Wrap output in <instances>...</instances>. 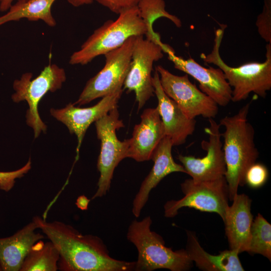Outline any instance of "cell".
Segmentation results:
<instances>
[{
	"instance_id": "cell-1",
	"label": "cell",
	"mask_w": 271,
	"mask_h": 271,
	"mask_svg": "<svg viewBox=\"0 0 271 271\" xmlns=\"http://www.w3.org/2000/svg\"><path fill=\"white\" fill-rule=\"evenodd\" d=\"M32 220L55 246L59 253L58 270L61 271H130L136 261L112 257L99 237L83 234L70 224L47 221L36 216Z\"/></svg>"
},
{
	"instance_id": "cell-2",
	"label": "cell",
	"mask_w": 271,
	"mask_h": 271,
	"mask_svg": "<svg viewBox=\"0 0 271 271\" xmlns=\"http://www.w3.org/2000/svg\"><path fill=\"white\" fill-rule=\"evenodd\" d=\"M250 104L244 105L233 115L224 116L219 123L224 127L221 133L224 140L222 149L230 201L237 194L238 187L245 184L246 172L259 156L254 142V129L247 119Z\"/></svg>"
},
{
	"instance_id": "cell-3",
	"label": "cell",
	"mask_w": 271,
	"mask_h": 271,
	"mask_svg": "<svg viewBox=\"0 0 271 271\" xmlns=\"http://www.w3.org/2000/svg\"><path fill=\"white\" fill-rule=\"evenodd\" d=\"M225 28L223 26L215 31L211 52L207 55L202 54L201 58L205 63L214 64L222 71L232 89V101L244 100L251 93L264 98L271 89V43L266 46L263 62H249L231 67L224 62L219 52Z\"/></svg>"
},
{
	"instance_id": "cell-4",
	"label": "cell",
	"mask_w": 271,
	"mask_h": 271,
	"mask_svg": "<svg viewBox=\"0 0 271 271\" xmlns=\"http://www.w3.org/2000/svg\"><path fill=\"white\" fill-rule=\"evenodd\" d=\"M152 223L151 217L147 216L140 221L133 220L127 229L126 238L136 247L138 252L134 270L189 269L192 261L186 250L174 251L166 246L162 237L151 230Z\"/></svg>"
},
{
	"instance_id": "cell-5",
	"label": "cell",
	"mask_w": 271,
	"mask_h": 271,
	"mask_svg": "<svg viewBox=\"0 0 271 271\" xmlns=\"http://www.w3.org/2000/svg\"><path fill=\"white\" fill-rule=\"evenodd\" d=\"M147 29L137 7L120 14L115 20H108L96 29L70 56L71 65L87 64L97 56L120 47L132 36L146 35Z\"/></svg>"
},
{
	"instance_id": "cell-6",
	"label": "cell",
	"mask_w": 271,
	"mask_h": 271,
	"mask_svg": "<svg viewBox=\"0 0 271 271\" xmlns=\"http://www.w3.org/2000/svg\"><path fill=\"white\" fill-rule=\"evenodd\" d=\"M32 78V73L26 72L15 80L13 84L15 92L11 98L15 103L27 101L29 108L26 114V123L33 129L36 139L47 129V125L40 117L39 104L48 92H54L62 88L66 80V74L63 68L50 63L38 76Z\"/></svg>"
},
{
	"instance_id": "cell-7",
	"label": "cell",
	"mask_w": 271,
	"mask_h": 271,
	"mask_svg": "<svg viewBox=\"0 0 271 271\" xmlns=\"http://www.w3.org/2000/svg\"><path fill=\"white\" fill-rule=\"evenodd\" d=\"M119 115L116 107L94 122L97 137L100 141V151L97 164L99 177L92 200L106 194L115 168L121 161L127 158L128 139L120 141L116 134L117 130L124 126Z\"/></svg>"
},
{
	"instance_id": "cell-8",
	"label": "cell",
	"mask_w": 271,
	"mask_h": 271,
	"mask_svg": "<svg viewBox=\"0 0 271 271\" xmlns=\"http://www.w3.org/2000/svg\"><path fill=\"white\" fill-rule=\"evenodd\" d=\"M136 37H130L120 47L104 55L105 65L87 82L74 105H83L96 98L123 90Z\"/></svg>"
},
{
	"instance_id": "cell-9",
	"label": "cell",
	"mask_w": 271,
	"mask_h": 271,
	"mask_svg": "<svg viewBox=\"0 0 271 271\" xmlns=\"http://www.w3.org/2000/svg\"><path fill=\"white\" fill-rule=\"evenodd\" d=\"M184 196L179 200L168 201L164 205V215L172 218L179 209L189 207L203 212L217 213L224 219L228 207L229 194L225 176L208 181L185 180L181 184Z\"/></svg>"
},
{
	"instance_id": "cell-10",
	"label": "cell",
	"mask_w": 271,
	"mask_h": 271,
	"mask_svg": "<svg viewBox=\"0 0 271 271\" xmlns=\"http://www.w3.org/2000/svg\"><path fill=\"white\" fill-rule=\"evenodd\" d=\"M165 45H161L144 38L143 36L136 38L123 90L134 92L138 110L154 95L152 76L153 64L163 57Z\"/></svg>"
},
{
	"instance_id": "cell-11",
	"label": "cell",
	"mask_w": 271,
	"mask_h": 271,
	"mask_svg": "<svg viewBox=\"0 0 271 271\" xmlns=\"http://www.w3.org/2000/svg\"><path fill=\"white\" fill-rule=\"evenodd\" d=\"M165 93L173 100L191 118L201 116L214 118L218 112V105L198 89L189 80L187 74L178 76L161 65L155 67Z\"/></svg>"
},
{
	"instance_id": "cell-12",
	"label": "cell",
	"mask_w": 271,
	"mask_h": 271,
	"mask_svg": "<svg viewBox=\"0 0 271 271\" xmlns=\"http://www.w3.org/2000/svg\"><path fill=\"white\" fill-rule=\"evenodd\" d=\"M209 126L205 128L208 140L203 141L202 148L206 151L202 158L179 155L178 159L186 171L195 181H208L225 176V161L221 141L220 125L213 118L208 119Z\"/></svg>"
},
{
	"instance_id": "cell-13",
	"label": "cell",
	"mask_w": 271,
	"mask_h": 271,
	"mask_svg": "<svg viewBox=\"0 0 271 271\" xmlns=\"http://www.w3.org/2000/svg\"><path fill=\"white\" fill-rule=\"evenodd\" d=\"M164 52L174 64V67L196 80L200 89L210 97L218 105L225 106L231 101L232 89L219 68H205L191 58L185 59L176 55L175 51L166 44Z\"/></svg>"
},
{
	"instance_id": "cell-14",
	"label": "cell",
	"mask_w": 271,
	"mask_h": 271,
	"mask_svg": "<svg viewBox=\"0 0 271 271\" xmlns=\"http://www.w3.org/2000/svg\"><path fill=\"white\" fill-rule=\"evenodd\" d=\"M123 90L114 92L102 97L95 105L86 108L76 107L69 103L60 109L51 108V115L63 123L71 134H75L78 144L76 152L78 154L86 131L90 125L117 107V103Z\"/></svg>"
},
{
	"instance_id": "cell-15",
	"label": "cell",
	"mask_w": 271,
	"mask_h": 271,
	"mask_svg": "<svg viewBox=\"0 0 271 271\" xmlns=\"http://www.w3.org/2000/svg\"><path fill=\"white\" fill-rule=\"evenodd\" d=\"M173 146L171 140L165 136L153 152L151 160L154 162L153 167L142 182L133 200L132 213L136 217L140 216L151 190L163 178L174 172L186 173L183 166L176 163L173 159L172 155Z\"/></svg>"
},
{
	"instance_id": "cell-16",
	"label": "cell",
	"mask_w": 271,
	"mask_h": 271,
	"mask_svg": "<svg viewBox=\"0 0 271 271\" xmlns=\"http://www.w3.org/2000/svg\"><path fill=\"white\" fill-rule=\"evenodd\" d=\"M154 94L158 99L157 108L165 130V136L173 146L184 144L187 138L194 132L195 118L187 116L178 105L164 91L158 71L155 69L152 76Z\"/></svg>"
},
{
	"instance_id": "cell-17",
	"label": "cell",
	"mask_w": 271,
	"mask_h": 271,
	"mask_svg": "<svg viewBox=\"0 0 271 271\" xmlns=\"http://www.w3.org/2000/svg\"><path fill=\"white\" fill-rule=\"evenodd\" d=\"M141 122L133 128L128 139L127 158L137 162L151 160L155 148L165 136L164 125L158 109H146L141 115Z\"/></svg>"
},
{
	"instance_id": "cell-18",
	"label": "cell",
	"mask_w": 271,
	"mask_h": 271,
	"mask_svg": "<svg viewBox=\"0 0 271 271\" xmlns=\"http://www.w3.org/2000/svg\"><path fill=\"white\" fill-rule=\"evenodd\" d=\"M231 201L223 221L230 249L239 253L248 247L253 222L251 200L244 194H236Z\"/></svg>"
},
{
	"instance_id": "cell-19",
	"label": "cell",
	"mask_w": 271,
	"mask_h": 271,
	"mask_svg": "<svg viewBox=\"0 0 271 271\" xmlns=\"http://www.w3.org/2000/svg\"><path fill=\"white\" fill-rule=\"evenodd\" d=\"M37 224L32 220L13 235L0 238V270L20 271L32 245L45 238L36 231Z\"/></svg>"
},
{
	"instance_id": "cell-20",
	"label": "cell",
	"mask_w": 271,
	"mask_h": 271,
	"mask_svg": "<svg viewBox=\"0 0 271 271\" xmlns=\"http://www.w3.org/2000/svg\"><path fill=\"white\" fill-rule=\"evenodd\" d=\"M185 249L191 261L205 271H243L238 253L231 249L221 251L218 255L207 252L200 245L196 234L188 231Z\"/></svg>"
},
{
	"instance_id": "cell-21",
	"label": "cell",
	"mask_w": 271,
	"mask_h": 271,
	"mask_svg": "<svg viewBox=\"0 0 271 271\" xmlns=\"http://www.w3.org/2000/svg\"><path fill=\"white\" fill-rule=\"evenodd\" d=\"M57 0H28L16 2L6 13L0 16V26L8 22L27 19L29 21L41 20L50 27L56 25L52 13V7Z\"/></svg>"
},
{
	"instance_id": "cell-22",
	"label": "cell",
	"mask_w": 271,
	"mask_h": 271,
	"mask_svg": "<svg viewBox=\"0 0 271 271\" xmlns=\"http://www.w3.org/2000/svg\"><path fill=\"white\" fill-rule=\"evenodd\" d=\"M59 253L51 241L40 240L28 252L20 271H56Z\"/></svg>"
},
{
	"instance_id": "cell-23",
	"label": "cell",
	"mask_w": 271,
	"mask_h": 271,
	"mask_svg": "<svg viewBox=\"0 0 271 271\" xmlns=\"http://www.w3.org/2000/svg\"><path fill=\"white\" fill-rule=\"evenodd\" d=\"M137 7L147 27V32L145 36L149 40L161 45L164 44L162 42L159 34L155 32L153 28V23L159 18H166L177 27L182 26L180 19L166 11L164 0H140Z\"/></svg>"
},
{
	"instance_id": "cell-24",
	"label": "cell",
	"mask_w": 271,
	"mask_h": 271,
	"mask_svg": "<svg viewBox=\"0 0 271 271\" xmlns=\"http://www.w3.org/2000/svg\"><path fill=\"white\" fill-rule=\"evenodd\" d=\"M247 252L271 260V225L260 213L253 220Z\"/></svg>"
},
{
	"instance_id": "cell-25",
	"label": "cell",
	"mask_w": 271,
	"mask_h": 271,
	"mask_svg": "<svg viewBox=\"0 0 271 271\" xmlns=\"http://www.w3.org/2000/svg\"><path fill=\"white\" fill-rule=\"evenodd\" d=\"M268 171L265 165L255 162L247 169L245 175V183L252 188H258L266 182Z\"/></svg>"
},
{
	"instance_id": "cell-26",
	"label": "cell",
	"mask_w": 271,
	"mask_h": 271,
	"mask_svg": "<svg viewBox=\"0 0 271 271\" xmlns=\"http://www.w3.org/2000/svg\"><path fill=\"white\" fill-rule=\"evenodd\" d=\"M256 26L260 37L271 43V0H264L263 9L257 16Z\"/></svg>"
},
{
	"instance_id": "cell-27",
	"label": "cell",
	"mask_w": 271,
	"mask_h": 271,
	"mask_svg": "<svg viewBox=\"0 0 271 271\" xmlns=\"http://www.w3.org/2000/svg\"><path fill=\"white\" fill-rule=\"evenodd\" d=\"M31 168V161H28L21 168L11 172H0V189L8 192L14 186L16 179L23 177Z\"/></svg>"
},
{
	"instance_id": "cell-28",
	"label": "cell",
	"mask_w": 271,
	"mask_h": 271,
	"mask_svg": "<svg viewBox=\"0 0 271 271\" xmlns=\"http://www.w3.org/2000/svg\"><path fill=\"white\" fill-rule=\"evenodd\" d=\"M112 12L120 13L135 7L140 0H94Z\"/></svg>"
},
{
	"instance_id": "cell-29",
	"label": "cell",
	"mask_w": 271,
	"mask_h": 271,
	"mask_svg": "<svg viewBox=\"0 0 271 271\" xmlns=\"http://www.w3.org/2000/svg\"><path fill=\"white\" fill-rule=\"evenodd\" d=\"M17 2H25L28 0H0V11L6 12L12 6L14 1Z\"/></svg>"
},
{
	"instance_id": "cell-30",
	"label": "cell",
	"mask_w": 271,
	"mask_h": 271,
	"mask_svg": "<svg viewBox=\"0 0 271 271\" xmlns=\"http://www.w3.org/2000/svg\"><path fill=\"white\" fill-rule=\"evenodd\" d=\"M90 201L85 196L81 195L78 197L76 204L79 209L84 210L87 209Z\"/></svg>"
},
{
	"instance_id": "cell-31",
	"label": "cell",
	"mask_w": 271,
	"mask_h": 271,
	"mask_svg": "<svg viewBox=\"0 0 271 271\" xmlns=\"http://www.w3.org/2000/svg\"><path fill=\"white\" fill-rule=\"evenodd\" d=\"M68 3L74 7H79L82 6L92 4L94 0H67Z\"/></svg>"
}]
</instances>
